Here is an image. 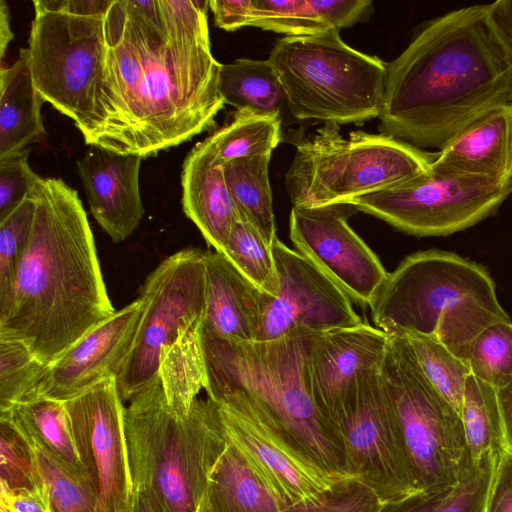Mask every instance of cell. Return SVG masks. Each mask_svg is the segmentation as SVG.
Masks as SVG:
<instances>
[{"label": "cell", "mask_w": 512, "mask_h": 512, "mask_svg": "<svg viewBox=\"0 0 512 512\" xmlns=\"http://www.w3.org/2000/svg\"><path fill=\"white\" fill-rule=\"evenodd\" d=\"M206 0H110L83 120L89 146L143 159L210 130L225 102Z\"/></svg>", "instance_id": "6da1fadb"}, {"label": "cell", "mask_w": 512, "mask_h": 512, "mask_svg": "<svg viewBox=\"0 0 512 512\" xmlns=\"http://www.w3.org/2000/svg\"><path fill=\"white\" fill-rule=\"evenodd\" d=\"M511 101L512 57L489 24L487 5H471L429 21L387 65L380 130L440 151Z\"/></svg>", "instance_id": "7a4b0ae2"}, {"label": "cell", "mask_w": 512, "mask_h": 512, "mask_svg": "<svg viewBox=\"0 0 512 512\" xmlns=\"http://www.w3.org/2000/svg\"><path fill=\"white\" fill-rule=\"evenodd\" d=\"M30 194L32 229L0 313V338L25 344L50 365L116 310L77 191L38 175Z\"/></svg>", "instance_id": "3957f363"}, {"label": "cell", "mask_w": 512, "mask_h": 512, "mask_svg": "<svg viewBox=\"0 0 512 512\" xmlns=\"http://www.w3.org/2000/svg\"><path fill=\"white\" fill-rule=\"evenodd\" d=\"M134 490L161 512H205L210 473L227 444L216 404L198 398L187 415L171 412L159 376L124 409Z\"/></svg>", "instance_id": "277c9868"}, {"label": "cell", "mask_w": 512, "mask_h": 512, "mask_svg": "<svg viewBox=\"0 0 512 512\" xmlns=\"http://www.w3.org/2000/svg\"><path fill=\"white\" fill-rule=\"evenodd\" d=\"M313 336L236 341L201 328L204 390L247 394L320 466L336 476L350 477L338 436L305 383V357Z\"/></svg>", "instance_id": "5b68a950"}, {"label": "cell", "mask_w": 512, "mask_h": 512, "mask_svg": "<svg viewBox=\"0 0 512 512\" xmlns=\"http://www.w3.org/2000/svg\"><path fill=\"white\" fill-rule=\"evenodd\" d=\"M339 32L283 37L270 52L296 119L362 124L380 114L388 64L350 47Z\"/></svg>", "instance_id": "8992f818"}, {"label": "cell", "mask_w": 512, "mask_h": 512, "mask_svg": "<svg viewBox=\"0 0 512 512\" xmlns=\"http://www.w3.org/2000/svg\"><path fill=\"white\" fill-rule=\"evenodd\" d=\"M294 145L285 175L292 207L349 203L393 187L428 170L437 154L383 133L353 131L345 139L332 123Z\"/></svg>", "instance_id": "52a82bcc"}, {"label": "cell", "mask_w": 512, "mask_h": 512, "mask_svg": "<svg viewBox=\"0 0 512 512\" xmlns=\"http://www.w3.org/2000/svg\"><path fill=\"white\" fill-rule=\"evenodd\" d=\"M380 374L418 488L455 486L472 461L462 418L424 375L405 335L389 336Z\"/></svg>", "instance_id": "ba28073f"}, {"label": "cell", "mask_w": 512, "mask_h": 512, "mask_svg": "<svg viewBox=\"0 0 512 512\" xmlns=\"http://www.w3.org/2000/svg\"><path fill=\"white\" fill-rule=\"evenodd\" d=\"M110 0H34L28 56L32 83L45 102L79 124L103 60Z\"/></svg>", "instance_id": "9c48e42d"}, {"label": "cell", "mask_w": 512, "mask_h": 512, "mask_svg": "<svg viewBox=\"0 0 512 512\" xmlns=\"http://www.w3.org/2000/svg\"><path fill=\"white\" fill-rule=\"evenodd\" d=\"M470 296L498 301L486 269L432 249L404 258L388 273L369 307L376 328L388 336H435L443 310Z\"/></svg>", "instance_id": "30bf717a"}, {"label": "cell", "mask_w": 512, "mask_h": 512, "mask_svg": "<svg viewBox=\"0 0 512 512\" xmlns=\"http://www.w3.org/2000/svg\"><path fill=\"white\" fill-rule=\"evenodd\" d=\"M139 298L143 313L135 342L116 378L123 403L158 375L162 351L203 321L205 251L190 247L164 259L145 279Z\"/></svg>", "instance_id": "8fae6325"}, {"label": "cell", "mask_w": 512, "mask_h": 512, "mask_svg": "<svg viewBox=\"0 0 512 512\" xmlns=\"http://www.w3.org/2000/svg\"><path fill=\"white\" fill-rule=\"evenodd\" d=\"M512 193V183L428 170L350 201L358 211L382 219L407 234L446 236L494 214Z\"/></svg>", "instance_id": "7c38bea8"}, {"label": "cell", "mask_w": 512, "mask_h": 512, "mask_svg": "<svg viewBox=\"0 0 512 512\" xmlns=\"http://www.w3.org/2000/svg\"><path fill=\"white\" fill-rule=\"evenodd\" d=\"M380 367L357 380L332 425L346 474L368 485L388 504L423 491L415 482Z\"/></svg>", "instance_id": "4fadbf2b"}, {"label": "cell", "mask_w": 512, "mask_h": 512, "mask_svg": "<svg viewBox=\"0 0 512 512\" xmlns=\"http://www.w3.org/2000/svg\"><path fill=\"white\" fill-rule=\"evenodd\" d=\"M226 440L288 506L330 490L336 476L313 460L250 396L238 390L207 394Z\"/></svg>", "instance_id": "5bb4252c"}, {"label": "cell", "mask_w": 512, "mask_h": 512, "mask_svg": "<svg viewBox=\"0 0 512 512\" xmlns=\"http://www.w3.org/2000/svg\"><path fill=\"white\" fill-rule=\"evenodd\" d=\"M275 295L264 292L257 341L293 335H318L362 322L350 297L318 266L276 238Z\"/></svg>", "instance_id": "9a60e30c"}, {"label": "cell", "mask_w": 512, "mask_h": 512, "mask_svg": "<svg viewBox=\"0 0 512 512\" xmlns=\"http://www.w3.org/2000/svg\"><path fill=\"white\" fill-rule=\"evenodd\" d=\"M65 403L81 463L98 496V512H132L134 485L115 377Z\"/></svg>", "instance_id": "2e32d148"}, {"label": "cell", "mask_w": 512, "mask_h": 512, "mask_svg": "<svg viewBox=\"0 0 512 512\" xmlns=\"http://www.w3.org/2000/svg\"><path fill=\"white\" fill-rule=\"evenodd\" d=\"M357 212L349 203L292 207L290 239L351 300L370 306L388 273L349 226L347 219Z\"/></svg>", "instance_id": "e0dca14e"}, {"label": "cell", "mask_w": 512, "mask_h": 512, "mask_svg": "<svg viewBox=\"0 0 512 512\" xmlns=\"http://www.w3.org/2000/svg\"><path fill=\"white\" fill-rule=\"evenodd\" d=\"M142 313L138 297L87 332L47 366L38 397L66 402L117 378L134 345Z\"/></svg>", "instance_id": "ac0fdd59"}, {"label": "cell", "mask_w": 512, "mask_h": 512, "mask_svg": "<svg viewBox=\"0 0 512 512\" xmlns=\"http://www.w3.org/2000/svg\"><path fill=\"white\" fill-rule=\"evenodd\" d=\"M388 343L387 334L365 323L313 336L305 357V383L331 425L357 380L381 366Z\"/></svg>", "instance_id": "d6986e66"}, {"label": "cell", "mask_w": 512, "mask_h": 512, "mask_svg": "<svg viewBox=\"0 0 512 512\" xmlns=\"http://www.w3.org/2000/svg\"><path fill=\"white\" fill-rule=\"evenodd\" d=\"M142 160L90 146L77 161L90 212L115 243L127 239L145 213L139 190Z\"/></svg>", "instance_id": "ffe728a7"}, {"label": "cell", "mask_w": 512, "mask_h": 512, "mask_svg": "<svg viewBox=\"0 0 512 512\" xmlns=\"http://www.w3.org/2000/svg\"><path fill=\"white\" fill-rule=\"evenodd\" d=\"M263 295L222 253L205 251V331L229 340H257Z\"/></svg>", "instance_id": "44dd1931"}, {"label": "cell", "mask_w": 512, "mask_h": 512, "mask_svg": "<svg viewBox=\"0 0 512 512\" xmlns=\"http://www.w3.org/2000/svg\"><path fill=\"white\" fill-rule=\"evenodd\" d=\"M431 166L449 174L473 175L512 183V110L486 113L447 143Z\"/></svg>", "instance_id": "7402d4cb"}, {"label": "cell", "mask_w": 512, "mask_h": 512, "mask_svg": "<svg viewBox=\"0 0 512 512\" xmlns=\"http://www.w3.org/2000/svg\"><path fill=\"white\" fill-rule=\"evenodd\" d=\"M182 208L207 244L222 252L237 212L228 191L223 164L204 141L186 156L182 173Z\"/></svg>", "instance_id": "603a6c76"}, {"label": "cell", "mask_w": 512, "mask_h": 512, "mask_svg": "<svg viewBox=\"0 0 512 512\" xmlns=\"http://www.w3.org/2000/svg\"><path fill=\"white\" fill-rule=\"evenodd\" d=\"M44 102L32 83L28 49L21 48L11 66L2 62L0 68V160L46 134L41 116Z\"/></svg>", "instance_id": "cb8c5ba5"}, {"label": "cell", "mask_w": 512, "mask_h": 512, "mask_svg": "<svg viewBox=\"0 0 512 512\" xmlns=\"http://www.w3.org/2000/svg\"><path fill=\"white\" fill-rule=\"evenodd\" d=\"M286 507L227 442L209 476L205 512H280Z\"/></svg>", "instance_id": "d4e9b609"}, {"label": "cell", "mask_w": 512, "mask_h": 512, "mask_svg": "<svg viewBox=\"0 0 512 512\" xmlns=\"http://www.w3.org/2000/svg\"><path fill=\"white\" fill-rule=\"evenodd\" d=\"M0 418L9 421L30 445L43 448L87 475L64 402L37 397L0 411Z\"/></svg>", "instance_id": "484cf974"}, {"label": "cell", "mask_w": 512, "mask_h": 512, "mask_svg": "<svg viewBox=\"0 0 512 512\" xmlns=\"http://www.w3.org/2000/svg\"><path fill=\"white\" fill-rule=\"evenodd\" d=\"M218 89L225 104L236 111L278 116L288 110L285 90L267 60L239 58L222 64Z\"/></svg>", "instance_id": "4316f807"}, {"label": "cell", "mask_w": 512, "mask_h": 512, "mask_svg": "<svg viewBox=\"0 0 512 512\" xmlns=\"http://www.w3.org/2000/svg\"><path fill=\"white\" fill-rule=\"evenodd\" d=\"M202 322L183 331L160 356L158 376L168 408L187 415L205 388V363L201 344Z\"/></svg>", "instance_id": "83f0119b"}, {"label": "cell", "mask_w": 512, "mask_h": 512, "mask_svg": "<svg viewBox=\"0 0 512 512\" xmlns=\"http://www.w3.org/2000/svg\"><path fill=\"white\" fill-rule=\"evenodd\" d=\"M271 154L239 158L223 164L226 185L236 212L271 244L277 238L269 181Z\"/></svg>", "instance_id": "f1b7e54d"}, {"label": "cell", "mask_w": 512, "mask_h": 512, "mask_svg": "<svg viewBox=\"0 0 512 512\" xmlns=\"http://www.w3.org/2000/svg\"><path fill=\"white\" fill-rule=\"evenodd\" d=\"M282 118L251 110L236 111L231 122L204 142L222 164L245 157L271 154L281 140Z\"/></svg>", "instance_id": "f546056e"}, {"label": "cell", "mask_w": 512, "mask_h": 512, "mask_svg": "<svg viewBox=\"0 0 512 512\" xmlns=\"http://www.w3.org/2000/svg\"><path fill=\"white\" fill-rule=\"evenodd\" d=\"M461 418L472 459L503 451V426L497 391L472 374L465 384Z\"/></svg>", "instance_id": "4dcf8cb0"}, {"label": "cell", "mask_w": 512, "mask_h": 512, "mask_svg": "<svg viewBox=\"0 0 512 512\" xmlns=\"http://www.w3.org/2000/svg\"><path fill=\"white\" fill-rule=\"evenodd\" d=\"M52 512H98V496L85 473L30 445Z\"/></svg>", "instance_id": "1f68e13d"}, {"label": "cell", "mask_w": 512, "mask_h": 512, "mask_svg": "<svg viewBox=\"0 0 512 512\" xmlns=\"http://www.w3.org/2000/svg\"><path fill=\"white\" fill-rule=\"evenodd\" d=\"M508 319L509 315L498 301L465 297L443 310L435 336L451 353L467 363L479 335L495 322Z\"/></svg>", "instance_id": "d6a6232c"}, {"label": "cell", "mask_w": 512, "mask_h": 512, "mask_svg": "<svg viewBox=\"0 0 512 512\" xmlns=\"http://www.w3.org/2000/svg\"><path fill=\"white\" fill-rule=\"evenodd\" d=\"M222 253L261 291L275 295L277 273L273 244L246 219L237 214Z\"/></svg>", "instance_id": "836d02e7"}, {"label": "cell", "mask_w": 512, "mask_h": 512, "mask_svg": "<svg viewBox=\"0 0 512 512\" xmlns=\"http://www.w3.org/2000/svg\"><path fill=\"white\" fill-rule=\"evenodd\" d=\"M424 375L461 416L469 365L451 353L436 336L405 335Z\"/></svg>", "instance_id": "e575fe53"}, {"label": "cell", "mask_w": 512, "mask_h": 512, "mask_svg": "<svg viewBox=\"0 0 512 512\" xmlns=\"http://www.w3.org/2000/svg\"><path fill=\"white\" fill-rule=\"evenodd\" d=\"M47 366L25 344L0 338V411L37 398Z\"/></svg>", "instance_id": "d590c367"}, {"label": "cell", "mask_w": 512, "mask_h": 512, "mask_svg": "<svg viewBox=\"0 0 512 512\" xmlns=\"http://www.w3.org/2000/svg\"><path fill=\"white\" fill-rule=\"evenodd\" d=\"M471 374L493 388L512 383V321L500 320L475 340L467 361Z\"/></svg>", "instance_id": "8d00e7d4"}, {"label": "cell", "mask_w": 512, "mask_h": 512, "mask_svg": "<svg viewBox=\"0 0 512 512\" xmlns=\"http://www.w3.org/2000/svg\"><path fill=\"white\" fill-rule=\"evenodd\" d=\"M251 26L284 34L285 37L317 35L331 28L312 0H253Z\"/></svg>", "instance_id": "74e56055"}, {"label": "cell", "mask_w": 512, "mask_h": 512, "mask_svg": "<svg viewBox=\"0 0 512 512\" xmlns=\"http://www.w3.org/2000/svg\"><path fill=\"white\" fill-rule=\"evenodd\" d=\"M35 203L30 194L0 220V313L8 307L16 270L28 242Z\"/></svg>", "instance_id": "f35d334b"}, {"label": "cell", "mask_w": 512, "mask_h": 512, "mask_svg": "<svg viewBox=\"0 0 512 512\" xmlns=\"http://www.w3.org/2000/svg\"><path fill=\"white\" fill-rule=\"evenodd\" d=\"M499 454L490 452L479 459H472L435 512H486Z\"/></svg>", "instance_id": "ab89813d"}, {"label": "cell", "mask_w": 512, "mask_h": 512, "mask_svg": "<svg viewBox=\"0 0 512 512\" xmlns=\"http://www.w3.org/2000/svg\"><path fill=\"white\" fill-rule=\"evenodd\" d=\"M385 503L362 481L344 477L320 496L292 504L280 512H380Z\"/></svg>", "instance_id": "60d3db41"}, {"label": "cell", "mask_w": 512, "mask_h": 512, "mask_svg": "<svg viewBox=\"0 0 512 512\" xmlns=\"http://www.w3.org/2000/svg\"><path fill=\"white\" fill-rule=\"evenodd\" d=\"M0 483L12 490L41 487L32 447L3 418H0Z\"/></svg>", "instance_id": "b9f144b4"}, {"label": "cell", "mask_w": 512, "mask_h": 512, "mask_svg": "<svg viewBox=\"0 0 512 512\" xmlns=\"http://www.w3.org/2000/svg\"><path fill=\"white\" fill-rule=\"evenodd\" d=\"M30 148L0 160V220L28 195L38 176L28 164Z\"/></svg>", "instance_id": "7bdbcfd3"}, {"label": "cell", "mask_w": 512, "mask_h": 512, "mask_svg": "<svg viewBox=\"0 0 512 512\" xmlns=\"http://www.w3.org/2000/svg\"><path fill=\"white\" fill-rule=\"evenodd\" d=\"M313 6L331 29L366 22L373 10L368 0H312Z\"/></svg>", "instance_id": "ee69618b"}, {"label": "cell", "mask_w": 512, "mask_h": 512, "mask_svg": "<svg viewBox=\"0 0 512 512\" xmlns=\"http://www.w3.org/2000/svg\"><path fill=\"white\" fill-rule=\"evenodd\" d=\"M486 512H512V456L505 451L499 454Z\"/></svg>", "instance_id": "f6af8a7d"}, {"label": "cell", "mask_w": 512, "mask_h": 512, "mask_svg": "<svg viewBox=\"0 0 512 512\" xmlns=\"http://www.w3.org/2000/svg\"><path fill=\"white\" fill-rule=\"evenodd\" d=\"M0 512H52L41 487L12 490L0 483Z\"/></svg>", "instance_id": "bcb514c9"}, {"label": "cell", "mask_w": 512, "mask_h": 512, "mask_svg": "<svg viewBox=\"0 0 512 512\" xmlns=\"http://www.w3.org/2000/svg\"><path fill=\"white\" fill-rule=\"evenodd\" d=\"M215 25L232 32L242 27L251 26L253 17V0H210Z\"/></svg>", "instance_id": "7dc6e473"}, {"label": "cell", "mask_w": 512, "mask_h": 512, "mask_svg": "<svg viewBox=\"0 0 512 512\" xmlns=\"http://www.w3.org/2000/svg\"><path fill=\"white\" fill-rule=\"evenodd\" d=\"M486 5L489 24L512 57V0H499Z\"/></svg>", "instance_id": "c3c4849f"}, {"label": "cell", "mask_w": 512, "mask_h": 512, "mask_svg": "<svg viewBox=\"0 0 512 512\" xmlns=\"http://www.w3.org/2000/svg\"><path fill=\"white\" fill-rule=\"evenodd\" d=\"M453 487L417 493L401 501L385 504L380 512H435Z\"/></svg>", "instance_id": "681fc988"}, {"label": "cell", "mask_w": 512, "mask_h": 512, "mask_svg": "<svg viewBox=\"0 0 512 512\" xmlns=\"http://www.w3.org/2000/svg\"><path fill=\"white\" fill-rule=\"evenodd\" d=\"M496 391L503 426V451L512 456V383Z\"/></svg>", "instance_id": "f907efd6"}, {"label": "cell", "mask_w": 512, "mask_h": 512, "mask_svg": "<svg viewBox=\"0 0 512 512\" xmlns=\"http://www.w3.org/2000/svg\"><path fill=\"white\" fill-rule=\"evenodd\" d=\"M14 35L10 27V12L7 3L0 0V57L4 58L5 52Z\"/></svg>", "instance_id": "816d5d0a"}, {"label": "cell", "mask_w": 512, "mask_h": 512, "mask_svg": "<svg viewBox=\"0 0 512 512\" xmlns=\"http://www.w3.org/2000/svg\"><path fill=\"white\" fill-rule=\"evenodd\" d=\"M132 512H161L155 500L145 490H134Z\"/></svg>", "instance_id": "f5cc1de1"}, {"label": "cell", "mask_w": 512, "mask_h": 512, "mask_svg": "<svg viewBox=\"0 0 512 512\" xmlns=\"http://www.w3.org/2000/svg\"><path fill=\"white\" fill-rule=\"evenodd\" d=\"M510 107H511V110H512V101H511Z\"/></svg>", "instance_id": "db71d44e"}]
</instances>
